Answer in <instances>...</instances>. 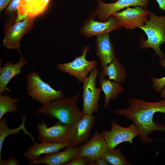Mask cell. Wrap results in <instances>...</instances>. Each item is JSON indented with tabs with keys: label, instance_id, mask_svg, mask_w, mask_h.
<instances>
[{
	"label": "cell",
	"instance_id": "7",
	"mask_svg": "<svg viewBox=\"0 0 165 165\" xmlns=\"http://www.w3.org/2000/svg\"><path fill=\"white\" fill-rule=\"evenodd\" d=\"M111 126L110 130H104L101 133L105 139L108 149L115 148L123 142H129L132 144L134 139L139 135L138 128L133 123L128 127H123L112 120Z\"/></svg>",
	"mask_w": 165,
	"mask_h": 165
},
{
	"label": "cell",
	"instance_id": "19",
	"mask_svg": "<svg viewBox=\"0 0 165 165\" xmlns=\"http://www.w3.org/2000/svg\"><path fill=\"white\" fill-rule=\"evenodd\" d=\"M19 61L15 64L11 62H6L0 68V94H2L7 90L9 81L14 77L21 73V69L27 64V61L20 54Z\"/></svg>",
	"mask_w": 165,
	"mask_h": 165
},
{
	"label": "cell",
	"instance_id": "32",
	"mask_svg": "<svg viewBox=\"0 0 165 165\" xmlns=\"http://www.w3.org/2000/svg\"><path fill=\"white\" fill-rule=\"evenodd\" d=\"M160 92H161L160 95L161 98L165 100V86L163 88Z\"/></svg>",
	"mask_w": 165,
	"mask_h": 165
},
{
	"label": "cell",
	"instance_id": "4",
	"mask_svg": "<svg viewBox=\"0 0 165 165\" xmlns=\"http://www.w3.org/2000/svg\"><path fill=\"white\" fill-rule=\"evenodd\" d=\"M26 89L29 96L42 105L64 97L63 90H57L44 82L39 74L34 71L26 77Z\"/></svg>",
	"mask_w": 165,
	"mask_h": 165
},
{
	"label": "cell",
	"instance_id": "6",
	"mask_svg": "<svg viewBox=\"0 0 165 165\" xmlns=\"http://www.w3.org/2000/svg\"><path fill=\"white\" fill-rule=\"evenodd\" d=\"M99 72L96 68L91 72L90 75L82 82L83 90L82 112L84 114L93 115L99 109L98 102L101 90L96 86V80Z\"/></svg>",
	"mask_w": 165,
	"mask_h": 165
},
{
	"label": "cell",
	"instance_id": "11",
	"mask_svg": "<svg viewBox=\"0 0 165 165\" xmlns=\"http://www.w3.org/2000/svg\"><path fill=\"white\" fill-rule=\"evenodd\" d=\"M35 18L27 16L23 20L16 22L6 32L3 46L11 49L17 50L20 54V42L25 34L32 30Z\"/></svg>",
	"mask_w": 165,
	"mask_h": 165
},
{
	"label": "cell",
	"instance_id": "9",
	"mask_svg": "<svg viewBox=\"0 0 165 165\" xmlns=\"http://www.w3.org/2000/svg\"><path fill=\"white\" fill-rule=\"evenodd\" d=\"M38 139L40 142L62 143L69 141L70 126L58 121L48 127L42 120L37 124Z\"/></svg>",
	"mask_w": 165,
	"mask_h": 165
},
{
	"label": "cell",
	"instance_id": "27",
	"mask_svg": "<svg viewBox=\"0 0 165 165\" xmlns=\"http://www.w3.org/2000/svg\"><path fill=\"white\" fill-rule=\"evenodd\" d=\"M20 0H12L6 9V14L11 15L16 11H17Z\"/></svg>",
	"mask_w": 165,
	"mask_h": 165
},
{
	"label": "cell",
	"instance_id": "24",
	"mask_svg": "<svg viewBox=\"0 0 165 165\" xmlns=\"http://www.w3.org/2000/svg\"><path fill=\"white\" fill-rule=\"evenodd\" d=\"M102 157L110 164L112 165H130L125 156L120 149H108Z\"/></svg>",
	"mask_w": 165,
	"mask_h": 165
},
{
	"label": "cell",
	"instance_id": "3",
	"mask_svg": "<svg viewBox=\"0 0 165 165\" xmlns=\"http://www.w3.org/2000/svg\"><path fill=\"white\" fill-rule=\"evenodd\" d=\"M148 16V21L139 28L147 36L146 40L141 38L139 46L143 48H152L160 58H165L160 46L165 42V15L158 16L151 11Z\"/></svg>",
	"mask_w": 165,
	"mask_h": 165
},
{
	"label": "cell",
	"instance_id": "12",
	"mask_svg": "<svg viewBox=\"0 0 165 165\" xmlns=\"http://www.w3.org/2000/svg\"><path fill=\"white\" fill-rule=\"evenodd\" d=\"M122 27L112 16L105 21L95 20V16H90L84 22L80 33L87 38L94 35L109 33L112 31L121 29Z\"/></svg>",
	"mask_w": 165,
	"mask_h": 165
},
{
	"label": "cell",
	"instance_id": "28",
	"mask_svg": "<svg viewBox=\"0 0 165 165\" xmlns=\"http://www.w3.org/2000/svg\"><path fill=\"white\" fill-rule=\"evenodd\" d=\"M20 162L15 156H11L5 160L2 159L0 160V165H18Z\"/></svg>",
	"mask_w": 165,
	"mask_h": 165
},
{
	"label": "cell",
	"instance_id": "18",
	"mask_svg": "<svg viewBox=\"0 0 165 165\" xmlns=\"http://www.w3.org/2000/svg\"><path fill=\"white\" fill-rule=\"evenodd\" d=\"M33 144L24 154V157L31 160H36L40 158L43 154H49L56 152L70 145L69 141L62 143L40 142L35 141Z\"/></svg>",
	"mask_w": 165,
	"mask_h": 165
},
{
	"label": "cell",
	"instance_id": "2",
	"mask_svg": "<svg viewBox=\"0 0 165 165\" xmlns=\"http://www.w3.org/2000/svg\"><path fill=\"white\" fill-rule=\"evenodd\" d=\"M80 94L79 92L71 97H64L42 105L36 110L34 115L42 114L70 126L84 115L76 105Z\"/></svg>",
	"mask_w": 165,
	"mask_h": 165
},
{
	"label": "cell",
	"instance_id": "31",
	"mask_svg": "<svg viewBox=\"0 0 165 165\" xmlns=\"http://www.w3.org/2000/svg\"><path fill=\"white\" fill-rule=\"evenodd\" d=\"M160 9L165 11V0H155Z\"/></svg>",
	"mask_w": 165,
	"mask_h": 165
},
{
	"label": "cell",
	"instance_id": "10",
	"mask_svg": "<svg viewBox=\"0 0 165 165\" xmlns=\"http://www.w3.org/2000/svg\"><path fill=\"white\" fill-rule=\"evenodd\" d=\"M149 11L140 6L130 7L121 11L114 13L112 16L120 25L126 29L132 30L143 25L148 20Z\"/></svg>",
	"mask_w": 165,
	"mask_h": 165
},
{
	"label": "cell",
	"instance_id": "29",
	"mask_svg": "<svg viewBox=\"0 0 165 165\" xmlns=\"http://www.w3.org/2000/svg\"><path fill=\"white\" fill-rule=\"evenodd\" d=\"M89 165H109L110 164L101 156L97 158L94 161L90 162Z\"/></svg>",
	"mask_w": 165,
	"mask_h": 165
},
{
	"label": "cell",
	"instance_id": "23",
	"mask_svg": "<svg viewBox=\"0 0 165 165\" xmlns=\"http://www.w3.org/2000/svg\"><path fill=\"white\" fill-rule=\"evenodd\" d=\"M19 99L11 97L7 94L0 95V119L6 113H14L18 109L16 104L19 102Z\"/></svg>",
	"mask_w": 165,
	"mask_h": 165
},
{
	"label": "cell",
	"instance_id": "13",
	"mask_svg": "<svg viewBox=\"0 0 165 165\" xmlns=\"http://www.w3.org/2000/svg\"><path fill=\"white\" fill-rule=\"evenodd\" d=\"M95 119L93 115L84 114L82 118L70 126L69 140L70 145L77 146L88 141Z\"/></svg>",
	"mask_w": 165,
	"mask_h": 165
},
{
	"label": "cell",
	"instance_id": "21",
	"mask_svg": "<svg viewBox=\"0 0 165 165\" xmlns=\"http://www.w3.org/2000/svg\"><path fill=\"white\" fill-rule=\"evenodd\" d=\"M101 69L100 75L108 76L109 80L121 83H123L127 78L124 66L116 57L110 64Z\"/></svg>",
	"mask_w": 165,
	"mask_h": 165
},
{
	"label": "cell",
	"instance_id": "33",
	"mask_svg": "<svg viewBox=\"0 0 165 165\" xmlns=\"http://www.w3.org/2000/svg\"><path fill=\"white\" fill-rule=\"evenodd\" d=\"M111 0L112 1H117V0Z\"/></svg>",
	"mask_w": 165,
	"mask_h": 165
},
{
	"label": "cell",
	"instance_id": "14",
	"mask_svg": "<svg viewBox=\"0 0 165 165\" xmlns=\"http://www.w3.org/2000/svg\"><path fill=\"white\" fill-rule=\"evenodd\" d=\"M79 156V147L70 145L63 151L46 154L39 159L30 161L28 164L30 165H65L72 159Z\"/></svg>",
	"mask_w": 165,
	"mask_h": 165
},
{
	"label": "cell",
	"instance_id": "5",
	"mask_svg": "<svg viewBox=\"0 0 165 165\" xmlns=\"http://www.w3.org/2000/svg\"><path fill=\"white\" fill-rule=\"evenodd\" d=\"M90 47H84L81 51L82 54L76 57L72 61L67 63H57V68L61 71L75 77L79 83L82 82L91 72L97 66L96 60L89 61L86 59V55Z\"/></svg>",
	"mask_w": 165,
	"mask_h": 165
},
{
	"label": "cell",
	"instance_id": "20",
	"mask_svg": "<svg viewBox=\"0 0 165 165\" xmlns=\"http://www.w3.org/2000/svg\"><path fill=\"white\" fill-rule=\"evenodd\" d=\"M100 88L105 95L104 107L107 108L111 99L116 100L118 94L122 93L124 88L121 83L107 79L101 75L98 77Z\"/></svg>",
	"mask_w": 165,
	"mask_h": 165
},
{
	"label": "cell",
	"instance_id": "25",
	"mask_svg": "<svg viewBox=\"0 0 165 165\" xmlns=\"http://www.w3.org/2000/svg\"><path fill=\"white\" fill-rule=\"evenodd\" d=\"M159 63L160 66L165 68V58H160ZM150 80L153 83L152 88L158 92H160L165 86V76L160 78H152Z\"/></svg>",
	"mask_w": 165,
	"mask_h": 165
},
{
	"label": "cell",
	"instance_id": "22",
	"mask_svg": "<svg viewBox=\"0 0 165 165\" xmlns=\"http://www.w3.org/2000/svg\"><path fill=\"white\" fill-rule=\"evenodd\" d=\"M21 118L22 122L20 125L18 127L14 129H10L8 127L6 118H2L0 119V160L2 159L1 153L4 142L8 136L18 134L20 130H21L26 135H28L31 138L32 141H35L31 134L28 132L25 127L24 123L26 120V116L22 115Z\"/></svg>",
	"mask_w": 165,
	"mask_h": 165
},
{
	"label": "cell",
	"instance_id": "16",
	"mask_svg": "<svg viewBox=\"0 0 165 165\" xmlns=\"http://www.w3.org/2000/svg\"><path fill=\"white\" fill-rule=\"evenodd\" d=\"M96 36V52L99 57L101 69L110 64L115 57L114 46L110 39L109 33Z\"/></svg>",
	"mask_w": 165,
	"mask_h": 165
},
{
	"label": "cell",
	"instance_id": "1",
	"mask_svg": "<svg viewBox=\"0 0 165 165\" xmlns=\"http://www.w3.org/2000/svg\"><path fill=\"white\" fill-rule=\"evenodd\" d=\"M128 106L124 109L115 110L114 112L123 116L131 120L139 131V138L144 145L151 142L148 136L152 132H165V125L153 120L157 112L165 114V100L156 102H148L136 98H129Z\"/></svg>",
	"mask_w": 165,
	"mask_h": 165
},
{
	"label": "cell",
	"instance_id": "15",
	"mask_svg": "<svg viewBox=\"0 0 165 165\" xmlns=\"http://www.w3.org/2000/svg\"><path fill=\"white\" fill-rule=\"evenodd\" d=\"M80 156L86 157L90 162L101 157L108 149L105 139L101 133L95 132L91 139L79 146Z\"/></svg>",
	"mask_w": 165,
	"mask_h": 165
},
{
	"label": "cell",
	"instance_id": "30",
	"mask_svg": "<svg viewBox=\"0 0 165 165\" xmlns=\"http://www.w3.org/2000/svg\"><path fill=\"white\" fill-rule=\"evenodd\" d=\"M12 0H0V11L1 13L10 2Z\"/></svg>",
	"mask_w": 165,
	"mask_h": 165
},
{
	"label": "cell",
	"instance_id": "26",
	"mask_svg": "<svg viewBox=\"0 0 165 165\" xmlns=\"http://www.w3.org/2000/svg\"><path fill=\"white\" fill-rule=\"evenodd\" d=\"M90 162L87 158L79 156L72 159L65 165H86L89 164Z\"/></svg>",
	"mask_w": 165,
	"mask_h": 165
},
{
	"label": "cell",
	"instance_id": "8",
	"mask_svg": "<svg viewBox=\"0 0 165 165\" xmlns=\"http://www.w3.org/2000/svg\"><path fill=\"white\" fill-rule=\"evenodd\" d=\"M150 0H117L111 3H107L102 0H95L96 9L91 12L90 16H97L99 20L105 21L115 13L130 6H141L147 9Z\"/></svg>",
	"mask_w": 165,
	"mask_h": 165
},
{
	"label": "cell",
	"instance_id": "17",
	"mask_svg": "<svg viewBox=\"0 0 165 165\" xmlns=\"http://www.w3.org/2000/svg\"><path fill=\"white\" fill-rule=\"evenodd\" d=\"M50 0H20L16 22L21 21L27 16L35 18L45 11Z\"/></svg>",
	"mask_w": 165,
	"mask_h": 165
}]
</instances>
